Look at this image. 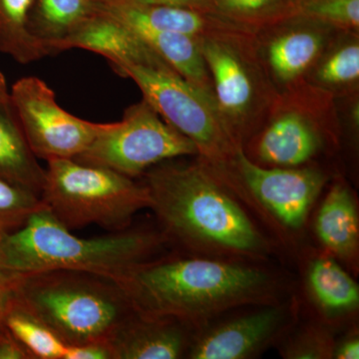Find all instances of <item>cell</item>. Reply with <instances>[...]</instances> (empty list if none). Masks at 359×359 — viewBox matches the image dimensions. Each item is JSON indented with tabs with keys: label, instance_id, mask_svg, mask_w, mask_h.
<instances>
[{
	"label": "cell",
	"instance_id": "obj_1",
	"mask_svg": "<svg viewBox=\"0 0 359 359\" xmlns=\"http://www.w3.org/2000/svg\"><path fill=\"white\" fill-rule=\"evenodd\" d=\"M150 208L170 242L190 254L259 263L275 243L208 163H161L142 175Z\"/></svg>",
	"mask_w": 359,
	"mask_h": 359
},
{
	"label": "cell",
	"instance_id": "obj_2",
	"mask_svg": "<svg viewBox=\"0 0 359 359\" xmlns=\"http://www.w3.org/2000/svg\"><path fill=\"white\" fill-rule=\"evenodd\" d=\"M118 283L135 311L196 330L224 313L276 302L280 290L259 263L193 254L153 257Z\"/></svg>",
	"mask_w": 359,
	"mask_h": 359
},
{
	"label": "cell",
	"instance_id": "obj_3",
	"mask_svg": "<svg viewBox=\"0 0 359 359\" xmlns=\"http://www.w3.org/2000/svg\"><path fill=\"white\" fill-rule=\"evenodd\" d=\"M169 244L162 231L125 229L105 237H77L46 207L0 238V268L15 273L72 271L119 282Z\"/></svg>",
	"mask_w": 359,
	"mask_h": 359
},
{
	"label": "cell",
	"instance_id": "obj_4",
	"mask_svg": "<svg viewBox=\"0 0 359 359\" xmlns=\"http://www.w3.org/2000/svg\"><path fill=\"white\" fill-rule=\"evenodd\" d=\"M15 299L69 346L109 341L134 311L119 283L80 271L16 273Z\"/></svg>",
	"mask_w": 359,
	"mask_h": 359
},
{
	"label": "cell",
	"instance_id": "obj_5",
	"mask_svg": "<svg viewBox=\"0 0 359 359\" xmlns=\"http://www.w3.org/2000/svg\"><path fill=\"white\" fill-rule=\"evenodd\" d=\"M341 135L337 97L306 82L276 94L242 149L261 166H311L339 148Z\"/></svg>",
	"mask_w": 359,
	"mask_h": 359
},
{
	"label": "cell",
	"instance_id": "obj_6",
	"mask_svg": "<svg viewBox=\"0 0 359 359\" xmlns=\"http://www.w3.org/2000/svg\"><path fill=\"white\" fill-rule=\"evenodd\" d=\"M45 170L40 199L68 230L89 224L125 230L137 212L150 208L147 187L108 168L54 159Z\"/></svg>",
	"mask_w": 359,
	"mask_h": 359
},
{
	"label": "cell",
	"instance_id": "obj_7",
	"mask_svg": "<svg viewBox=\"0 0 359 359\" xmlns=\"http://www.w3.org/2000/svg\"><path fill=\"white\" fill-rule=\"evenodd\" d=\"M214 169L245 207L257 212L283 240L299 236L330 180L318 165L261 166L250 161L242 148L228 165Z\"/></svg>",
	"mask_w": 359,
	"mask_h": 359
},
{
	"label": "cell",
	"instance_id": "obj_8",
	"mask_svg": "<svg viewBox=\"0 0 359 359\" xmlns=\"http://www.w3.org/2000/svg\"><path fill=\"white\" fill-rule=\"evenodd\" d=\"M131 78L158 114L193 142L201 160L228 165L242 148L226 128L212 97L189 83L169 65H123L114 70Z\"/></svg>",
	"mask_w": 359,
	"mask_h": 359
},
{
	"label": "cell",
	"instance_id": "obj_9",
	"mask_svg": "<svg viewBox=\"0 0 359 359\" xmlns=\"http://www.w3.org/2000/svg\"><path fill=\"white\" fill-rule=\"evenodd\" d=\"M254 39L199 41L217 108L241 147L256 132L276 95L257 60Z\"/></svg>",
	"mask_w": 359,
	"mask_h": 359
},
{
	"label": "cell",
	"instance_id": "obj_10",
	"mask_svg": "<svg viewBox=\"0 0 359 359\" xmlns=\"http://www.w3.org/2000/svg\"><path fill=\"white\" fill-rule=\"evenodd\" d=\"M185 156H198L193 142L142 99L125 110L121 121L108 123L92 145L74 160L135 179L156 165Z\"/></svg>",
	"mask_w": 359,
	"mask_h": 359
},
{
	"label": "cell",
	"instance_id": "obj_11",
	"mask_svg": "<svg viewBox=\"0 0 359 359\" xmlns=\"http://www.w3.org/2000/svg\"><path fill=\"white\" fill-rule=\"evenodd\" d=\"M9 95L26 139L39 159H75L108 124L86 121L62 109L50 87L37 77L18 80Z\"/></svg>",
	"mask_w": 359,
	"mask_h": 359
},
{
	"label": "cell",
	"instance_id": "obj_12",
	"mask_svg": "<svg viewBox=\"0 0 359 359\" xmlns=\"http://www.w3.org/2000/svg\"><path fill=\"white\" fill-rule=\"evenodd\" d=\"M297 314L294 301H276L216 318L196 330L186 358H256L285 337L295 325Z\"/></svg>",
	"mask_w": 359,
	"mask_h": 359
},
{
	"label": "cell",
	"instance_id": "obj_13",
	"mask_svg": "<svg viewBox=\"0 0 359 359\" xmlns=\"http://www.w3.org/2000/svg\"><path fill=\"white\" fill-rule=\"evenodd\" d=\"M337 32L304 15L257 30L255 52L276 93L306 83L309 71Z\"/></svg>",
	"mask_w": 359,
	"mask_h": 359
},
{
	"label": "cell",
	"instance_id": "obj_14",
	"mask_svg": "<svg viewBox=\"0 0 359 359\" xmlns=\"http://www.w3.org/2000/svg\"><path fill=\"white\" fill-rule=\"evenodd\" d=\"M97 9L124 25H141L204 39H252L257 30L212 11L194 7L141 4L129 0H97Z\"/></svg>",
	"mask_w": 359,
	"mask_h": 359
},
{
	"label": "cell",
	"instance_id": "obj_15",
	"mask_svg": "<svg viewBox=\"0 0 359 359\" xmlns=\"http://www.w3.org/2000/svg\"><path fill=\"white\" fill-rule=\"evenodd\" d=\"M196 328L134 309L109 339L114 359L186 358Z\"/></svg>",
	"mask_w": 359,
	"mask_h": 359
},
{
	"label": "cell",
	"instance_id": "obj_16",
	"mask_svg": "<svg viewBox=\"0 0 359 359\" xmlns=\"http://www.w3.org/2000/svg\"><path fill=\"white\" fill-rule=\"evenodd\" d=\"M72 48L100 54L113 70L123 65H168L131 29L99 11L61 42L57 52Z\"/></svg>",
	"mask_w": 359,
	"mask_h": 359
},
{
	"label": "cell",
	"instance_id": "obj_17",
	"mask_svg": "<svg viewBox=\"0 0 359 359\" xmlns=\"http://www.w3.org/2000/svg\"><path fill=\"white\" fill-rule=\"evenodd\" d=\"M314 233L321 250L358 273L359 216L355 196L344 180L337 179L328 188L316 212Z\"/></svg>",
	"mask_w": 359,
	"mask_h": 359
},
{
	"label": "cell",
	"instance_id": "obj_18",
	"mask_svg": "<svg viewBox=\"0 0 359 359\" xmlns=\"http://www.w3.org/2000/svg\"><path fill=\"white\" fill-rule=\"evenodd\" d=\"M308 259L304 287L323 323L332 327L355 316L359 309V287L347 269L323 250L313 252Z\"/></svg>",
	"mask_w": 359,
	"mask_h": 359
},
{
	"label": "cell",
	"instance_id": "obj_19",
	"mask_svg": "<svg viewBox=\"0 0 359 359\" xmlns=\"http://www.w3.org/2000/svg\"><path fill=\"white\" fill-rule=\"evenodd\" d=\"M46 170L30 148L7 89L0 91V179L41 195Z\"/></svg>",
	"mask_w": 359,
	"mask_h": 359
},
{
	"label": "cell",
	"instance_id": "obj_20",
	"mask_svg": "<svg viewBox=\"0 0 359 359\" xmlns=\"http://www.w3.org/2000/svg\"><path fill=\"white\" fill-rule=\"evenodd\" d=\"M306 82L337 99L358 94L359 32H337L309 71Z\"/></svg>",
	"mask_w": 359,
	"mask_h": 359
},
{
	"label": "cell",
	"instance_id": "obj_21",
	"mask_svg": "<svg viewBox=\"0 0 359 359\" xmlns=\"http://www.w3.org/2000/svg\"><path fill=\"white\" fill-rule=\"evenodd\" d=\"M125 26L140 37L189 83L214 98L211 77L198 40L181 33L163 32L146 26Z\"/></svg>",
	"mask_w": 359,
	"mask_h": 359
},
{
	"label": "cell",
	"instance_id": "obj_22",
	"mask_svg": "<svg viewBox=\"0 0 359 359\" xmlns=\"http://www.w3.org/2000/svg\"><path fill=\"white\" fill-rule=\"evenodd\" d=\"M97 0H34L30 29L51 53L96 13Z\"/></svg>",
	"mask_w": 359,
	"mask_h": 359
},
{
	"label": "cell",
	"instance_id": "obj_23",
	"mask_svg": "<svg viewBox=\"0 0 359 359\" xmlns=\"http://www.w3.org/2000/svg\"><path fill=\"white\" fill-rule=\"evenodd\" d=\"M34 0H0V52L21 65L51 55L30 29Z\"/></svg>",
	"mask_w": 359,
	"mask_h": 359
},
{
	"label": "cell",
	"instance_id": "obj_24",
	"mask_svg": "<svg viewBox=\"0 0 359 359\" xmlns=\"http://www.w3.org/2000/svg\"><path fill=\"white\" fill-rule=\"evenodd\" d=\"M2 325L25 347L32 359H65L67 344L16 301L15 297L4 314Z\"/></svg>",
	"mask_w": 359,
	"mask_h": 359
},
{
	"label": "cell",
	"instance_id": "obj_25",
	"mask_svg": "<svg viewBox=\"0 0 359 359\" xmlns=\"http://www.w3.org/2000/svg\"><path fill=\"white\" fill-rule=\"evenodd\" d=\"M302 0H210L212 11L252 29L299 15Z\"/></svg>",
	"mask_w": 359,
	"mask_h": 359
},
{
	"label": "cell",
	"instance_id": "obj_26",
	"mask_svg": "<svg viewBox=\"0 0 359 359\" xmlns=\"http://www.w3.org/2000/svg\"><path fill=\"white\" fill-rule=\"evenodd\" d=\"M294 327L280 341V353L283 358H334L337 340L334 339L328 325L314 323L297 330H294Z\"/></svg>",
	"mask_w": 359,
	"mask_h": 359
},
{
	"label": "cell",
	"instance_id": "obj_27",
	"mask_svg": "<svg viewBox=\"0 0 359 359\" xmlns=\"http://www.w3.org/2000/svg\"><path fill=\"white\" fill-rule=\"evenodd\" d=\"M42 207L39 196L0 179V238L18 231Z\"/></svg>",
	"mask_w": 359,
	"mask_h": 359
},
{
	"label": "cell",
	"instance_id": "obj_28",
	"mask_svg": "<svg viewBox=\"0 0 359 359\" xmlns=\"http://www.w3.org/2000/svg\"><path fill=\"white\" fill-rule=\"evenodd\" d=\"M299 15L337 32H359V0H302Z\"/></svg>",
	"mask_w": 359,
	"mask_h": 359
},
{
	"label": "cell",
	"instance_id": "obj_29",
	"mask_svg": "<svg viewBox=\"0 0 359 359\" xmlns=\"http://www.w3.org/2000/svg\"><path fill=\"white\" fill-rule=\"evenodd\" d=\"M65 359H114L108 341H93L66 347Z\"/></svg>",
	"mask_w": 359,
	"mask_h": 359
},
{
	"label": "cell",
	"instance_id": "obj_30",
	"mask_svg": "<svg viewBox=\"0 0 359 359\" xmlns=\"http://www.w3.org/2000/svg\"><path fill=\"white\" fill-rule=\"evenodd\" d=\"M0 359H32L25 347L4 325H0Z\"/></svg>",
	"mask_w": 359,
	"mask_h": 359
},
{
	"label": "cell",
	"instance_id": "obj_31",
	"mask_svg": "<svg viewBox=\"0 0 359 359\" xmlns=\"http://www.w3.org/2000/svg\"><path fill=\"white\" fill-rule=\"evenodd\" d=\"M16 273L0 268V325L15 297Z\"/></svg>",
	"mask_w": 359,
	"mask_h": 359
},
{
	"label": "cell",
	"instance_id": "obj_32",
	"mask_svg": "<svg viewBox=\"0 0 359 359\" xmlns=\"http://www.w3.org/2000/svg\"><path fill=\"white\" fill-rule=\"evenodd\" d=\"M334 359H358L359 337L358 332H353L335 341Z\"/></svg>",
	"mask_w": 359,
	"mask_h": 359
},
{
	"label": "cell",
	"instance_id": "obj_33",
	"mask_svg": "<svg viewBox=\"0 0 359 359\" xmlns=\"http://www.w3.org/2000/svg\"><path fill=\"white\" fill-rule=\"evenodd\" d=\"M141 4H155V6H170L207 8L210 0H129Z\"/></svg>",
	"mask_w": 359,
	"mask_h": 359
},
{
	"label": "cell",
	"instance_id": "obj_34",
	"mask_svg": "<svg viewBox=\"0 0 359 359\" xmlns=\"http://www.w3.org/2000/svg\"><path fill=\"white\" fill-rule=\"evenodd\" d=\"M4 89H7L6 78H4V75L2 74L1 71H0V91Z\"/></svg>",
	"mask_w": 359,
	"mask_h": 359
}]
</instances>
